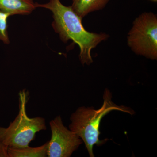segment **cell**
Here are the masks:
<instances>
[{
	"label": "cell",
	"mask_w": 157,
	"mask_h": 157,
	"mask_svg": "<svg viewBox=\"0 0 157 157\" xmlns=\"http://www.w3.org/2000/svg\"><path fill=\"white\" fill-rule=\"evenodd\" d=\"M36 8L50 10L52 13V28L64 43L72 40L80 48L79 58L82 65H89L93 62L91 52L99 43L107 40L109 36L88 32L82 22V18L76 14L71 6H64L60 0H49L46 4L36 3Z\"/></svg>",
	"instance_id": "1"
},
{
	"label": "cell",
	"mask_w": 157,
	"mask_h": 157,
	"mask_svg": "<svg viewBox=\"0 0 157 157\" xmlns=\"http://www.w3.org/2000/svg\"><path fill=\"white\" fill-rule=\"evenodd\" d=\"M104 103L100 109L93 107H78L70 117V130L74 132L85 144L90 157H94L93 147L95 144L101 145L103 140H100V126L101 120L104 116L113 110L122 111L129 114L134 112L129 107L116 105L111 101V94L107 89L104 91Z\"/></svg>",
	"instance_id": "2"
},
{
	"label": "cell",
	"mask_w": 157,
	"mask_h": 157,
	"mask_svg": "<svg viewBox=\"0 0 157 157\" xmlns=\"http://www.w3.org/2000/svg\"><path fill=\"white\" fill-rule=\"evenodd\" d=\"M29 95V92L25 89L19 92L18 114L9 127H0V142L9 147H27L35 139L37 132L47 129L44 118H30L27 114Z\"/></svg>",
	"instance_id": "3"
},
{
	"label": "cell",
	"mask_w": 157,
	"mask_h": 157,
	"mask_svg": "<svg viewBox=\"0 0 157 157\" xmlns=\"http://www.w3.org/2000/svg\"><path fill=\"white\" fill-rule=\"evenodd\" d=\"M128 45L135 54L157 59V17L152 12H144L137 17L128 33Z\"/></svg>",
	"instance_id": "4"
},
{
	"label": "cell",
	"mask_w": 157,
	"mask_h": 157,
	"mask_svg": "<svg viewBox=\"0 0 157 157\" xmlns=\"http://www.w3.org/2000/svg\"><path fill=\"white\" fill-rule=\"evenodd\" d=\"M49 125L52 135L47 157H70L83 143L78 135L64 126L60 116L51 121Z\"/></svg>",
	"instance_id": "5"
},
{
	"label": "cell",
	"mask_w": 157,
	"mask_h": 157,
	"mask_svg": "<svg viewBox=\"0 0 157 157\" xmlns=\"http://www.w3.org/2000/svg\"><path fill=\"white\" fill-rule=\"evenodd\" d=\"M36 8L33 0H0V10L10 16L29 15Z\"/></svg>",
	"instance_id": "6"
},
{
	"label": "cell",
	"mask_w": 157,
	"mask_h": 157,
	"mask_svg": "<svg viewBox=\"0 0 157 157\" xmlns=\"http://www.w3.org/2000/svg\"><path fill=\"white\" fill-rule=\"evenodd\" d=\"M109 1V0H73L71 6L76 14L82 19L91 12L103 9Z\"/></svg>",
	"instance_id": "7"
},
{
	"label": "cell",
	"mask_w": 157,
	"mask_h": 157,
	"mask_svg": "<svg viewBox=\"0 0 157 157\" xmlns=\"http://www.w3.org/2000/svg\"><path fill=\"white\" fill-rule=\"evenodd\" d=\"M48 141L38 147H27L17 148L9 147V157H47Z\"/></svg>",
	"instance_id": "8"
},
{
	"label": "cell",
	"mask_w": 157,
	"mask_h": 157,
	"mask_svg": "<svg viewBox=\"0 0 157 157\" xmlns=\"http://www.w3.org/2000/svg\"><path fill=\"white\" fill-rule=\"evenodd\" d=\"M10 15L0 10V41L4 44L10 43L8 34V19Z\"/></svg>",
	"instance_id": "9"
},
{
	"label": "cell",
	"mask_w": 157,
	"mask_h": 157,
	"mask_svg": "<svg viewBox=\"0 0 157 157\" xmlns=\"http://www.w3.org/2000/svg\"><path fill=\"white\" fill-rule=\"evenodd\" d=\"M8 149L9 147L0 142V157H9Z\"/></svg>",
	"instance_id": "10"
},
{
	"label": "cell",
	"mask_w": 157,
	"mask_h": 157,
	"mask_svg": "<svg viewBox=\"0 0 157 157\" xmlns=\"http://www.w3.org/2000/svg\"><path fill=\"white\" fill-rule=\"evenodd\" d=\"M151 1H153V2H156L157 0H151Z\"/></svg>",
	"instance_id": "11"
}]
</instances>
